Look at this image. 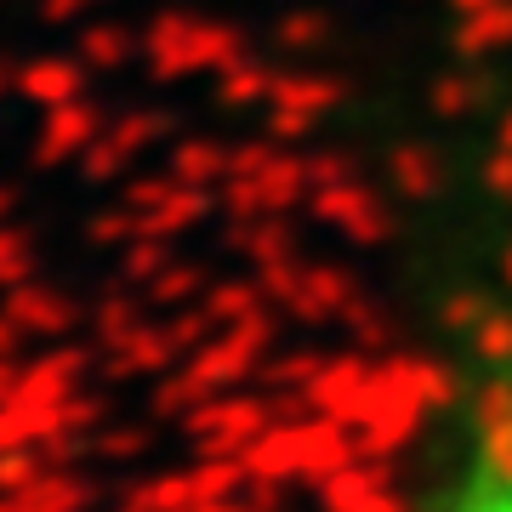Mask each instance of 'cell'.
<instances>
[{"mask_svg": "<svg viewBox=\"0 0 512 512\" xmlns=\"http://www.w3.org/2000/svg\"><path fill=\"white\" fill-rule=\"evenodd\" d=\"M421 512H512V342L473 370L450 410Z\"/></svg>", "mask_w": 512, "mask_h": 512, "instance_id": "6da1fadb", "label": "cell"}]
</instances>
